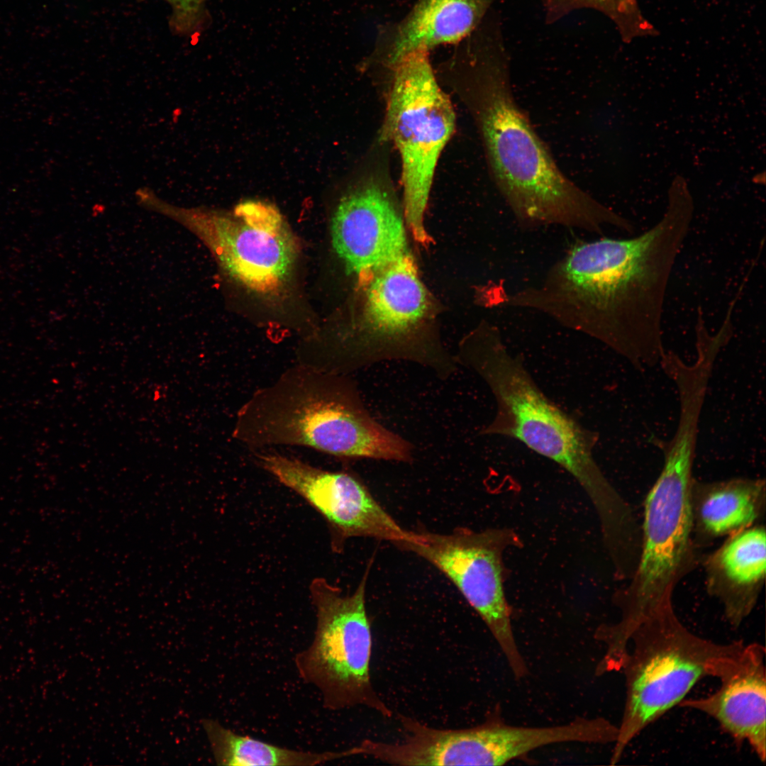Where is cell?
<instances>
[{
  "label": "cell",
  "mask_w": 766,
  "mask_h": 766,
  "mask_svg": "<svg viewBox=\"0 0 766 766\" xmlns=\"http://www.w3.org/2000/svg\"><path fill=\"white\" fill-rule=\"evenodd\" d=\"M694 202L675 179L662 218L631 238L577 240L538 284L499 296V306L540 313L599 341L635 369L660 364L667 286L690 230Z\"/></svg>",
  "instance_id": "cell-1"
},
{
  "label": "cell",
  "mask_w": 766,
  "mask_h": 766,
  "mask_svg": "<svg viewBox=\"0 0 766 766\" xmlns=\"http://www.w3.org/2000/svg\"><path fill=\"white\" fill-rule=\"evenodd\" d=\"M510 76L502 35L490 34L472 55L464 95L492 177L518 226H561L597 235L618 226V213L560 169L516 101Z\"/></svg>",
  "instance_id": "cell-2"
},
{
  "label": "cell",
  "mask_w": 766,
  "mask_h": 766,
  "mask_svg": "<svg viewBox=\"0 0 766 766\" xmlns=\"http://www.w3.org/2000/svg\"><path fill=\"white\" fill-rule=\"evenodd\" d=\"M232 438L257 448L301 446L341 458L413 460V445L374 418L348 374L301 363L240 407Z\"/></svg>",
  "instance_id": "cell-3"
},
{
  "label": "cell",
  "mask_w": 766,
  "mask_h": 766,
  "mask_svg": "<svg viewBox=\"0 0 766 766\" xmlns=\"http://www.w3.org/2000/svg\"><path fill=\"white\" fill-rule=\"evenodd\" d=\"M455 360L483 380L495 401L494 418L480 435L514 439L560 465L584 491L601 525L622 516L626 505L594 455L597 433L546 396L497 327L478 328L465 339Z\"/></svg>",
  "instance_id": "cell-4"
},
{
  "label": "cell",
  "mask_w": 766,
  "mask_h": 766,
  "mask_svg": "<svg viewBox=\"0 0 766 766\" xmlns=\"http://www.w3.org/2000/svg\"><path fill=\"white\" fill-rule=\"evenodd\" d=\"M745 645L740 640L716 643L694 634L678 620L672 608L639 626L621 669L626 698L611 764L620 760L645 728L679 705L699 681L718 678Z\"/></svg>",
  "instance_id": "cell-5"
},
{
  "label": "cell",
  "mask_w": 766,
  "mask_h": 766,
  "mask_svg": "<svg viewBox=\"0 0 766 766\" xmlns=\"http://www.w3.org/2000/svg\"><path fill=\"white\" fill-rule=\"evenodd\" d=\"M428 53H409L392 66L381 135L399 151L404 220L423 244L428 239L424 216L435 169L455 128L453 107L438 83Z\"/></svg>",
  "instance_id": "cell-6"
},
{
  "label": "cell",
  "mask_w": 766,
  "mask_h": 766,
  "mask_svg": "<svg viewBox=\"0 0 766 766\" xmlns=\"http://www.w3.org/2000/svg\"><path fill=\"white\" fill-rule=\"evenodd\" d=\"M367 574V571L349 594L323 578L312 581L316 628L309 647L296 655L295 666L300 677L318 690L326 709L363 706L390 718L392 711L371 679L372 639L365 603Z\"/></svg>",
  "instance_id": "cell-7"
},
{
  "label": "cell",
  "mask_w": 766,
  "mask_h": 766,
  "mask_svg": "<svg viewBox=\"0 0 766 766\" xmlns=\"http://www.w3.org/2000/svg\"><path fill=\"white\" fill-rule=\"evenodd\" d=\"M150 208L188 227L231 277L257 292L277 289L298 254L295 236L279 211L260 201L242 202L227 213L178 208L156 196Z\"/></svg>",
  "instance_id": "cell-8"
},
{
  "label": "cell",
  "mask_w": 766,
  "mask_h": 766,
  "mask_svg": "<svg viewBox=\"0 0 766 766\" xmlns=\"http://www.w3.org/2000/svg\"><path fill=\"white\" fill-rule=\"evenodd\" d=\"M693 482L692 467L665 462L647 495L640 559L631 590L619 603L616 626L625 635L672 608V589L689 550Z\"/></svg>",
  "instance_id": "cell-9"
},
{
  "label": "cell",
  "mask_w": 766,
  "mask_h": 766,
  "mask_svg": "<svg viewBox=\"0 0 766 766\" xmlns=\"http://www.w3.org/2000/svg\"><path fill=\"white\" fill-rule=\"evenodd\" d=\"M521 544L511 528H458L443 534L416 532L413 540L400 547L431 563L454 584L488 628L517 679L525 677L528 668L513 630L503 555Z\"/></svg>",
  "instance_id": "cell-10"
},
{
  "label": "cell",
  "mask_w": 766,
  "mask_h": 766,
  "mask_svg": "<svg viewBox=\"0 0 766 766\" xmlns=\"http://www.w3.org/2000/svg\"><path fill=\"white\" fill-rule=\"evenodd\" d=\"M260 465L281 484L303 497L328 521L335 542L371 538L399 546L415 532L404 529L355 476L322 470L275 453L257 456Z\"/></svg>",
  "instance_id": "cell-11"
},
{
  "label": "cell",
  "mask_w": 766,
  "mask_h": 766,
  "mask_svg": "<svg viewBox=\"0 0 766 766\" xmlns=\"http://www.w3.org/2000/svg\"><path fill=\"white\" fill-rule=\"evenodd\" d=\"M406 226L388 192L367 183L340 200L331 221L333 245L348 272L364 283L409 253Z\"/></svg>",
  "instance_id": "cell-12"
},
{
  "label": "cell",
  "mask_w": 766,
  "mask_h": 766,
  "mask_svg": "<svg viewBox=\"0 0 766 766\" xmlns=\"http://www.w3.org/2000/svg\"><path fill=\"white\" fill-rule=\"evenodd\" d=\"M765 653V648L757 643L745 644L718 677L721 684L714 693L684 699L679 704L714 718L738 743H748L762 762L766 757Z\"/></svg>",
  "instance_id": "cell-13"
},
{
  "label": "cell",
  "mask_w": 766,
  "mask_h": 766,
  "mask_svg": "<svg viewBox=\"0 0 766 766\" xmlns=\"http://www.w3.org/2000/svg\"><path fill=\"white\" fill-rule=\"evenodd\" d=\"M496 0H418L401 23L388 55L393 66L409 53L455 44L482 23Z\"/></svg>",
  "instance_id": "cell-14"
},
{
  "label": "cell",
  "mask_w": 766,
  "mask_h": 766,
  "mask_svg": "<svg viewBox=\"0 0 766 766\" xmlns=\"http://www.w3.org/2000/svg\"><path fill=\"white\" fill-rule=\"evenodd\" d=\"M201 726L218 765L312 766L340 759L338 751H301L240 735L213 718Z\"/></svg>",
  "instance_id": "cell-15"
},
{
  "label": "cell",
  "mask_w": 766,
  "mask_h": 766,
  "mask_svg": "<svg viewBox=\"0 0 766 766\" xmlns=\"http://www.w3.org/2000/svg\"><path fill=\"white\" fill-rule=\"evenodd\" d=\"M693 486L701 493L700 522L711 535L741 531L758 516L765 489L762 480L733 479L711 484L693 482Z\"/></svg>",
  "instance_id": "cell-16"
},
{
  "label": "cell",
  "mask_w": 766,
  "mask_h": 766,
  "mask_svg": "<svg viewBox=\"0 0 766 766\" xmlns=\"http://www.w3.org/2000/svg\"><path fill=\"white\" fill-rule=\"evenodd\" d=\"M716 562L730 583L740 587L757 584L766 568V536L760 527L738 531L719 551Z\"/></svg>",
  "instance_id": "cell-17"
},
{
  "label": "cell",
  "mask_w": 766,
  "mask_h": 766,
  "mask_svg": "<svg viewBox=\"0 0 766 766\" xmlns=\"http://www.w3.org/2000/svg\"><path fill=\"white\" fill-rule=\"evenodd\" d=\"M546 23L553 24L572 11L590 9L608 17L626 43L637 38L654 35L657 31L645 19L637 0H538Z\"/></svg>",
  "instance_id": "cell-18"
},
{
  "label": "cell",
  "mask_w": 766,
  "mask_h": 766,
  "mask_svg": "<svg viewBox=\"0 0 766 766\" xmlns=\"http://www.w3.org/2000/svg\"><path fill=\"white\" fill-rule=\"evenodd\" d=\"M172 8L169 26L177 35L193 37L201 33L211 22L209 0H165Z\"/></svg>",
  "instance_id": "cell-19"
}]
</instances>
